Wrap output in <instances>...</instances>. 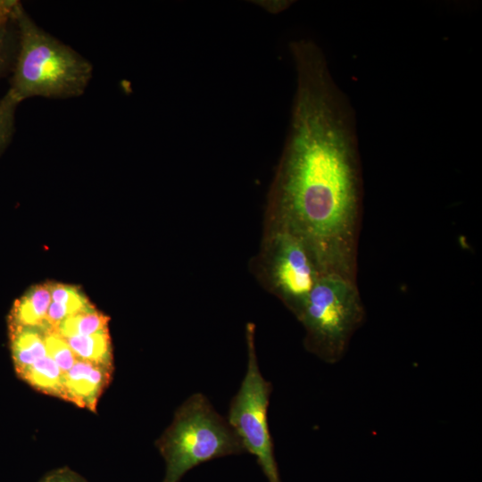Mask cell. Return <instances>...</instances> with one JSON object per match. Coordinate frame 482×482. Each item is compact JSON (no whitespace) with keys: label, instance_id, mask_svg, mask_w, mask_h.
I'll list each match as a JSON object with an SVG mask.
<instances>
[{"label":"cell","instance_id":"9c48e42d","mask_svg":"<svg viewBox=\"0 0 482 482\" xmlns=\"http://www.w3.org/2000/svg\"><path fill=\"white\" fill-rule=\"evenodd\" d=\"M10 337L12 356L17 374L47 355L42 328H11Z\"/></svg>","mask_w":482,"mask_h":482},{"label":"cell","instance_id":"7a4b0ae2","mask_svg":"<svg viewBox=\"0 0 482 482\" xmlns=\"http://www.w3.org/2000/svg\"><path fill=\"white\" fill-rule=\"evenodd\" d=\"M18 52L7 90L21 104L30 97L67 99L87 90L94 67L89 60L43 29L14 1Z\"/></svg>","mask_w":482,"mask_h":482},{"label":"cell","instance_id":"52a82bcc","mask_svg":"<svg viewBox=\"0 0 482 482\" xmlns=\"http://www.w3.org/2000/svg\"><path fill=\"white\" fill-rule=\"evenodd\" d=\"M112 367L77 359L62 376L63 399L96 411L99 397L111 380Z\"/></svg>","mask_w":482,"mask_h":482},{"label":"cell","instance_id":"2e32d148","mask_svg":"<svg viewBox=\"0 0 482 482\" xmlns=\"http://www.w3.org/2000/svg\"><path fill=\"white\" fill-rule=\"evenodd\" d=\"M19 104L8 91L0 99V154L14 133L15 112Z\"/></svg>","mask_w":482,"mask_h":482},{"label":"cell","instance_id":"4fadbf2b","mask_svg":"<svg viewBox=\"0 0 482 482\" xmlns=\"http://www.w3.org/2000/svg\"><path fill=\"white\" fill-rule=\"evenodd\" d=\"M108 322L106 315L92 308L69 316L53 331L64 338L93 335L108 330Z\"/></svg>","mask_w":482,"mask_h":482},{"label":"cell","instance_id":"ba28073f","mask_svg":"<svg viewBox=\"0 0 482 482\" xmlns=\"http://www.w3.org/2000/svg\"><path fill=\"white\" fill-rule=\"evenodd\" d=\"M52 302L48 283L36 285L17 299L10 312V329L46 327V314Z\"/></svg>","mask_w":482,"mask_h":482},{"label":"cell","instance_id":"8992f818","mask_svg":"<svg viewBox=\"0 0 482 482\" xmlns=\"http://www.w3.org/2000/svg\"><path fill=\"white\" fill-rule=\"evenodd\" d=\"M256 261L257 275L264 286L297 317L324 274L312 249L289 231L267 228Z\"/></svg>","mask_w":482,"mask_h":482},{"label":"cell","instance_id":"9a60e30c","mask_svg":"<svg viewBox=\"0 0 482 482\" xmlns=\"http://www.w3.org/2000/svg\"><path fill=\"white\" fill-rule=\"evenodd\" d=\"M52 302L61 303L71 308L75 313L94 308L87 298L75 287L48 283Z\"/></svg>","mask_w":482,"mask_h":482},{"label":"cell","instance_id":"8fae6325","mask_svg":"<svg viewBox=\"0 0 482 482\" xmlns=\"http://www.w3.org/2000/svg\"><path fill=\"white\" fill-rule=\"evenodd\" d=\"M64 339L77 359L112 367V345L108 330L93 335L72 336Z\"/></svg>","mask_w":482,"mask_h":482},{"label":"cell","instance_id":"6da1fadb","mask_svg":"<svg viewBox=\"0 0 482 482\" xmlns=\"http://www.w3.org/2000/svg\"><path fill=\"white\" fill-rule=\"evenodd\" d=\"M289 48L296 88L267 228L302 238L324 273L353 278L361 199L354 112L314 41L295 40Z\"/></svg>","mask_w":482,"mask_h":482},{"label":"cell","instance_id":"277c9868","mask_svg":"<svg viewBox=\"0 0 482 482\" xmlns=\"http://www.w3.org/2000/svg\"><path fill=\"white\" fill-rule=\"evenodd\" d=\"M363 317L353 278L328 272L319 278L296 318L305 330V348L325 362L336 363Z\"/></svg>","mask_w":482,"mask_h":482},{"label":"cell","instance_id":"5bb4252c","mask_svg":"<svg viewBox=\"0 0 482 482\" xmlns=\"http://www.w3.org/2000/svg\"><path fill=\"white\" fill-rule=\"evenodd\" d=\"M43 331L47 355L54 361L62 373L68 371L77 361V357L62 336L50 329Z\"/></svg>","mask_w":482,"mask_h":482},{"label":"cell","instance_id":"3957f363","mask_svg":"<svg viewBox=\"0 0 482 482\" xmlns=\"http://www.w3.org/2000/svg\"><path fill=\"white\" fill-rule=\"evenodd\" d=\"M156 445L166 461L163 482H179L205 461L245 453L227 419L201 393L190 395L177 409Z\"/></svg>","mask_w":482,"mask_h":482},{"label":"cell","instance_id":"30bf717a","mask_svg":"<svg viewBox=\"0 0 482 482\" xmlns=\"http://www.w3.org/2000/svg\"><path fill=\"white\" fill-rule=\"evenodd\" d=\"M18 375L39 392L63 399V373L50 356L37 360Z\"/></svg>","mask_w":482,"mask_h":482},{"label":"cell","instance_id":"7c38bea8","mask_svg":"<svg viewBox=\"0 0 482 482\" xmlns=\"http://www.w3.org/2000/svg\"><path fill=\"white\" fill-rule=\"evenodd\" d=\"M14 1H0V77L12 71L18 52V29L13 18Z\"/></svg>","mask_w":482,"mask_h":482},{"label":"cell","instance_id":"e0dca14e","mask_svg":"<svg viewBox=\"0 0 482 482\" xmlns=\"http://www.w3.org/2000/svg\"><path fill=\"white\" fill-rule=\"evenodd\" d=\"M46 482H77L71 477L68 475H55L49 478Z\"/></svg>","mask_w":482,"mask_h":482},{"label":"cell","instance_id":"5b68a950","mask_svg":"<svg viewBox=\"0 0 482 482\" xmlns=\"http://www.w3.org/2000/svg\"><path fill=\"white\" fill-rule=\"evenodd\" d=\"M255 326L247 323V367L239 389L230 401L227 420L253 454L268 482H281L268 421L272 385L262 374L255 348Z\"/></svg>","mask_w":482,"mask_h":482}]
</instances>
